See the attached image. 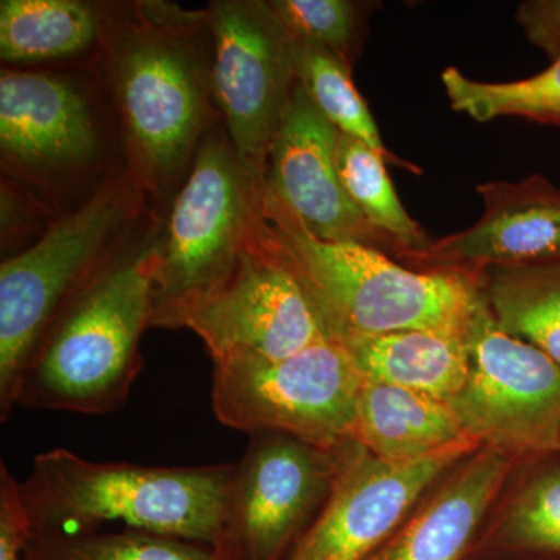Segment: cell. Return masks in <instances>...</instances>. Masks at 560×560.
<instances>
[{
	"label": "cell",
	"instance_id": "cell-1",
	"mask_svg": "<svg viewBox=\"0 0 560 560\" xmlns=\"http://www.w3.org/2000/svg\"><path fill=\"white\" fill-rule=\"evenodd\" d=\"M97 57L125 168L153 206L172 205L202 139L221 120L208 10L161 0L116 3Z\"/></svg>",
	"mask_w": 560,
	"mask_h": 560
},
{
	"label": "cell",
	"instance_id": "cell-2",
	"mask_svg": "<svg viewBox=\"0 0 560 560\" xmlns=\"http://www.w3.org/2000/svg\"><path fill=\"white\" fill-rule=\"evenodd\" d=\"M164 219L130 242L66 304L22 368L13 407L108 415L130 397L150 329Z\"/></svg>",
	"mask_w": 560,
	"mask_h": 560
},
{
	"label": "cell",
	"instance_id": "cell-3",
	"mask_svg": "<svg viewBox=\"0 0 560 560\" xmlns=\"http://www.w3.org/2000/svg\"><path fill=\"white\" fill-rule=\"evenodd\" d=\"M235 463L150 467L50 451L21 482L33 529L94 533L102 523L194 541L226 559Z\"/></svg>",
	"mask_w": 560,
	"mask_h": 560
},
{
	"label": "cell",
	"instance_id": "cell-4",
	"mask_svg": "<svg viewBox=\"0 0 560 560\" xmlns=\"http://www.w3.org/2000/svg\"><path fill=\"white\" fill-rule=\"evenodd\" d=\"M264 213L337 340L405 330L466 331L485 298V275L412 270L371 246L320 241L267 190Z\"/></svg>",
	"mask_w": 560,
	"mask_h": 560
},
{
	"label": "cell",
	"instance_id": "cell-5",
	"mask_svg": "<svg viewBox=\"0 0 560 560\" xmlns=\"http://www.w3.org/2000/svg\"><path fill=\"white\" fill-rule=\"evenodd\" d=\"M149 198L114 168L38 241L0 265V420L13 410L22 368L66 304L142 226Z\"/></svg>",
	"mask_w": 560,
	"mask_h": 560
},
{
	"label": "cell",
	"instance_id": "cell-6",
	"mask_svg": "<svg viewBox=\"0 0 560 560\" xmlns=\"http://www.w3.org/2000/svg\"><path fill=\"white\" fill-rule=\"evenodd\" d=\"M264 200L265 178L241 160L220 120L168 206L150 327H167L184 305L231 275L267 231Z\"/></svg>",
	"mask_w": 560,
	"mask_h": 560
},
{
	"label": "cell",
	"instance_id": "cell-7",
	"mask_svg": "<svg viewBox=\"0 0 560 560\" xmlns=\"http://www.w3.org/2000/svg\"><path fill=\"white\" fill-rule=\"evenodd\" d=\"M364 377L337 338L283 357L213 361L217 419L243 433H280L318 447L353 441Z\"/></svg>",
	"mask_w": 560,
	"mask_h": 560
},
{
	"label": "cell",
	"instance_id": "cell-8",
	"mask_svg": "<svg viewBox=\"0 0 560 560\" xmlns=\"http://www.w3.org/2000/svg\"><path fill=\"white\" fill-rule=\"evenodd\" d=\"M469 374L448 400L464 431L512 459L560 453V366L501 329L482 298L467 330Z\"/></svg>",
	"mask_w": 560,
	"mask_h": 560
},
{
	"label": "cell",
	"instance_id": "cell-9",
	"mask_svg": "<svg viewBox=\"0 0 560 560\" xmlns=\"http://www.w3.org/2000/svg\"><path fill=\"white\" fill-rule=\"evenodd\" d=\"M165 329L195 331L212 361L283 359L334 338L268 224L231 275L184 305Z\"/></svg>",
	"mask_w": 560,
	"mask_h": 560
},
{
	"label": "cell",
	"instance_id": "cell-10",
	"mask_svg": "<svg viewBox=\"0 0 560 560\" xmlns=\"http://www.w3.org/2000/svg\"><path fill=\"white\" fill-rule=\"evenodd\" d=\"M206 10L213 101L232 147L265 178L298 84L289 32L264 0H215Z\"/></svg>",
	"mask_w": 560,
	"mask_h": 560
},
{
	"label": "cell",
	"instance_id": "cell-11",
	"mask_svg": "<svg viewBox=\"0 0 560 560\" xmlns=\"http://www.w3.org/2000/svg\"><path fill=\"white\" fill-rule=\"evenodd\" d=\"M103 136L94 95L81 80L54 70L0 72L2 172L44 205L58 187L101 167Z\"/></svg>",
	"mask_w": 560,
	"mask_h": 560
},
{
	"label": "cell",
	"instance_id": "cell-12",
	"mask_svg": "<svg viewBox=\"0 0 560 560\" xmlns=\"http://www.w3.org/2000/svg\"><path fill=\"white\" fill-rule=\"evenodd\" d=\"M346 444L326 448L289 434H250L235 463L226 559L293 552L330 499Z\"/></svg>",
	"mask_w": 560,
	"mask_h": 560
},
{
	"label": "cell",
	"instance_id": "cell-13",
	"mask_svg": "<svg viewBox=\"0 0 560 560\" xmlns=\"http://www.w3.org/2000/svg\"><path fill=\"white\" fill-rule=\"evenodd\" d=\"M481 447L469 441L425 458L390 460L348 442L330 499L289 560H363L448 471Z\"/></svg>",
	"mask_w": 560,
	"mask_h": 560
},
{
	"label": "cell",
	"instance_id": "cell-14",
	"mask_svg": "<svg viewBox=\"0 0 560 560\" xmlns=\"http://www.w3.org/2000/svg\"><path fill=\"white\" fill-rule=\"evenodd\" d=\"M482 215L467 230L394 257L418 271L486 275L560 260V189L541 175L477 187Z\"/></svg>",
	"mask_w": 560,
	"mask_h": 560
},
{
	"label": "cell",
	"instance_id": "cell-15",
	"mask_svg": "<svg viewBox=\"0 0 560 560\" xmlns=\"http://www.w3.org/2000/svg\"><path fill=\"white\" fill-rule=\"evenodd\" d=\"M338 135L298 83L268 153L265 190L289 206L320 241L360 243L394 257L393 242L363 219L342 187Z\"/></svg>",
	"mask_w": 560,
	"mask_h": 560
},
{
	"label": "cell",
	"instance_id": "cell-16",
	"mask_svg": "<svg viewBox=\"0 0 560 560\" xmlns=\"http://www.w3.org/2000/svg\"><path fill=\"white\" fill-rule=\"evenodd\" d=\"M517 460L481 447L427 493L388 540L363 560H466Z\"/></svg>",
	"mask_w": 560,
	"mask_h": 560
},
{
	"label": "cell",
	"instance_id": "cell-17",
	"mask_svg": "<svg viewBox=\"0 0 560 560\" xmlns=\"http://www.w3.org/2000/svg\"><path fill=\"white\" fill-rule=\"evenodd\" d=\"M353 441L381 458L412 460L475 440L464 431L448 401L364 381L357 401Z\"/></svg>",
	"mask_w": 560,
	"mask_h": 560
},
{
	"label": "cell",
	"instance_id": "cell-18",
	"mask_svg": "<svg viewBox=\"0 0 560 560\" xmlns=\"http://www.w3.org/2000/svg\"><path fill=\"white\" fill-rule=\"evenodd\" d=\"M113 7L83 0H2L0 58L7 68H24L97 57Z\"/></svg>",
	"mask_w": 560,
	"mask_h": 560
},
{
	"label": "cell",
	"instance_id": "cell-19",
	"mask_svg": "<svg viewBox=\"0 0 560 560\" xmlns=\"http://www.w3.org/2000/svg\"><path fill=\"white\" fill-rule=\"evenodd\" d=\"M467 330H405L341 342L364 381L448 401L463 389L469 374Z\"/></svg>",
	"mask_w": 560,
	"mask_h": 560
},
{
	"label": "cell",
	"instance_id": "cell-20",
	"mask_svg": "<svg viewBox=\"0 0 560 560\" xmlns=\"http://www.w3.org/2000/svg\"><path fill=\"white\" fill-rule=\"evenodd\" d=\"M471 555L560 560V453L530 467Z\"/></svg>",
	"mask_w": 560,
	"mask_h": 560
},
{
	"label": "cell",
	"instance_id": "cell-21",
	"mask_svg": "<svg viewBox=\"0 0 560 560\" xmlns=\"http://www.w3.org/2000/svg\"><path fill=\"white\" fill-rule=\"evenodd\" d=\"M482 290L501 329L536 346L560 366V260L490 270Z\"/></svg>",
	"mask_w": 560,
	"mask_h": 560
},
{
	"label": "cell",
	"instance_id": "cell-22",
	"mask_svg": "<svg viewBox=\"0 0 560 560\" xmlns=\"http://www.w3.org/2000/svg\"><path fill=\"white\" fill-rule=\"evenodd\" d=\"M385 156L348 135H338L337 168L349 200L378 234L393 242L394 257L429 246V234L411 219L394 189Z\"/></svg>",
	"mask_w": 560,
	"mask_h": 560
},
{
	"label": "cell",
	"instance_id": "cell-23",
	"mask_svg": "<svg viewBox=\"0 0 560 560\" xmlns=\"http://www.w3.org/2000/svg\"><path fill=\"white\" fill-rule=\"evenodd\" d=\"M291 38V36H290ZM298 83L304 88L319 113L342 135L361 140L386 161L411 167L386 150L372 117L352 80V66L334 51L305 39L291 38Z\"/></svg>",
	"mask_w": 560,
	"mask_h": 560
},
{
	"label": "cell",
	"instance_id": "cell-24",
	"mask_svg": "<svg viewBox=\"0 0 560 560\" xmlns=\"http://www.w3.org/2000/svg\"><path fill=\"white\" fill-rule=\"evenodd\" d=\"M442 84L452 109L481 124L518 117L560 127V57L536 75L514 81L471 80L459 69L447 68Z\"/></svg>",
	"mask_w": 560,
	"mask_h": 560
},
{
	"label": "cell",
	"instance_id": "cell-25",
	"mask_svg": "<svg viewBox=\"0 0 560 560\" xmlns=\"http://www.w3.org/2000/svg\"><path fill=\"white\" fill-rule=\"evenodd\" d=\"M27 548L36 560H224L205 545L135 529L119 534L33 529Z\"/></svg>",
	"mask_w": 560,
	"mask_h": 560
},
{
	"label": "cell",
	"instance_id": "cell-26",
	"mask_svg": "<svg viewBox=\"0 0 560 560\" xmlns=\"http://www.w3.org/2000/svg\"><path fill=\"white\" fill-rule=\"evenodd\" d=\"M291 38L311 40L352 66L366 35L370 3L353 0H270Z\"/></svg>",
	"mask_w": 560,
	"mask_h": 560
},
{
	"label": "cell",
	"instance_id": "cell-27",
	"mask_svg": "<svg viewBox=\"0 0 560 560\" xmlns=\"http://www.w3.org/2000/svg\"><path fill=\"white\" fill-rule=\"evenodd\" d=\"M33 525L24 499L21 482L11 475L5 463L0 464V560H22L27 550Z\"/></svg>",
	"mask_w": 560,
	"mask_h": 560
},
{
	"label": "cell",
	"instance_id": "cell-28",
	"mask_svg": "<svg viewBox=\"0 0 560 560\" xmlns=\"http://www.w3.org/2000/svg\"><path fill=\"white\" fill-rule=\"evenodd\" d=\"M517 22L534 47L550 61L560 57V0H526L517 9Z\"/></svg>",
	"mask_w": 560,
	"mask_h": 560
},
{
	"label": "cell",
	"instance_id": "cell-29",
	"mask_svg": "<svg viewBox=\"0 0 560 560\" xmlns=\"http://www.w3.org/2000/svg\"><path fill=\"white\" fill-rule=\"evenodd\" d=\"M466 560H541L534 558H521V556L506 555H470Z\"/></svg>",
	"mask_w": 560,
	"mask_h": 560
}]
</instances>
